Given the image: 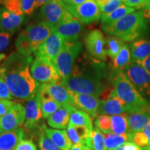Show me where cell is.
I'll use <instances>...</instances> for the list:
<instances>
[{"instance_id": "8d00e7d4", "label": "cell", "mask_w": 150, "mask_h": 150, "mask_svg": "<svg viewBox=\"0 0 150 150\" xmlns=\"http://www.w3.org/2000/svg\"><path fill=\"white\" fill-rule=\"evenodd\" d=\"M45 126V125H44L39 132L38 146L40 150H61L49 137L46 136L44 129Z\"/></svg>"}, {"instance_id": "c3c4849f", "label": "cell", "mask_w": 150, "mask_h": 150, "mask_svg": "<svg viewBox=\"0 0 150 150\" xmlns=\"http://www.w3.org/2000/svg\"><path fill=\"white\" fill-rule=\"evenodd\" d=\"M140 11H142V14H143L146 20H148V21H150V6L148 7V8L141 9Z\"/></svg>"}, {"instance_id": "d4e9b609", "label": "cell", "mask_w": 150, "mask_h": 150, "mask_svg": "<svg viewBox=\"0 0 150 150\" xmlns=\"http://www.w3.org/2000/svg\"><path fill=\"white\" fill-rule=\"evenodd\" d=\"M45 133L61 150H70L72 143L69 138L67 131L47 128L45 126Z\"/></svg>"}, {"instance_id": "681fc988", "label": "cell", "mask_w": 150, "mask_h": 150, "mask_svg": "<svg viewBox=\"0 0 150 150\" xmlns=\"http://www.w3.org/2000/svg\"><path fill=\"white\" fill-rule=\"evenodd\" d=\"M70 150H93L87 146H74L73 145Z\"/></svg>"}, {"instance_id": "d6986e66", "label": "cell", "mask_w": 150, "mask_h": 150, "mask_svg": "<svg viewBox=\"0 0 150 150\" xmlns=\"http://www.w3.org/2000/svg\"><path fill=\"white\" fill-rule=\"evenodd\" d=\"M50 97L61 105L72 106V97L70 92L61 85V83H42L40 85Z\"/></svg>"}, {"instance_id": "9c48e42d", "label": "cell", "mask_w": 150, "mask_h": 150, "mask_svg": "<svg viewBox=\"0 0 150 150\" xmlns=\"http://www.w3.org/2000/svg\"><path fill=\"white\" fill-rule=\"evenodd\" d=\"M124 72L141 95H150V75L139 63L132 61Z\"/></svg>"}, {"instance_id": "b9f144b4", "label": "cell", "mask_w": 150, "mask_h": 150, "mask_svg": "<svg viewBox=\"0 0 150 150\" xmlns=\"http://www.w3.org/2000/svg\"><path fill=\"white\" fill-rule=\"evenodd\" d=\"M16 150H38L35 144L31 140H22Z\"/></svg>"}, {"instance_id": "4dcf8cb0", "label": "cell", "mask_w": 150, "mask_h": 150, "mask_svg": "<svg viewBox=\"0 0 150 150\" xmlns=\"http://www.w3.org/2000/svg\"><path fill=\"white\" fill-rule=\"evenodd\" d=\"M125 44V41H123L120 38L113 35H108L106 39V45H105L107 56L113 60L120 52L121 49Z\"/></svg>"}, {"instance_id": "83f0119b", "label": "cell", "mask_w": 150, "mask_h": 150, "mask_svg": "<svg viewBox=\"0 0 150 150\" xmlns=\"http://www.w3.org/2000/svg\"><path fill=\"white\" fill-rule=\"evenodd\" d=\"M68 126L85 127L91 130L94 129L91 116L87 112L77 109L71 114Z\"/></svg>"}, {"instance_id": "816d5d0a", "label": "cell", "mask_w": 150, "mask_h": 150, "mask_svg": "<svg viewBox=\"0 0 150 150\" xmlns=\"http://www.w3.org/2000/svg\"><path fill=\"white\" fill-rule=\"evenodd\" d=\"M150 6V0H146L145 1V6L143 7L142 9L143 8H148V7Z\"/></svg>"}, {"instance_id": "9a60e30c", "label": "cell", "mask_w": 150, "mask_h": 150, "mask_svg": "<svg viewBox=\"0 0 150 150\" xmlns=\"http://www.w3.org/2000/svg\"><path fill=\"white\" fill-rule=\"evenodd\" d=\"M70 93L72 97V106L87 112L92 118H96L98 116L100 106L99 97L72 92H70Z\"/></svg>"}, {"instance_id": "ab89813d", "label": "cell", "mask_w": 150, "mask_h": 150, "mask_svg": "<svg viewBox=\"0 0 150 150\" xmlns=\"http://www.w3.org/2000/svg\"><path fill=\"white\" fill-rule=\"evenodd\" d=\"M22 7L24 13L30 16L35 9V0H22Z\"/></svg>"}, {"instance_id": "e575fe53", "label": "cell", "mask_w": 150, "mask_h": 150, "mask_svg": "<svg viewBox=\"0 0 150 150\" xmlns=\"http://www.w3.org/2000/svg\"><path fill=\"white\" fill-rule=\"evenodd\" d=\"M95 1L98 4L102 15L110 13L122 4V0H95Z\"/></svg>"}, {"instance_id": "f6af8a7d", "label": "cell", "mask_w": 150, "mask_h": 150, "mask_svg": "<svg viewBox=\"0 0 150 150\" xmlns=\"http://www.w3.org/2000/svg\"><path fill=\"white\" fill-rule=\"evenodd\" d=\"M114 150H142V148L140 147L134 142H128Z\"/></svg>"}, {"instance_id": "8fae6325", "label": "cell", "mask_w": 150, "mask_h": 150, "mask_svg": "<svg viewBox=\"0 0 150 150\" xmlns=\"http://www.w3.org/2000/svg\"><path fill=\"white\" fill-rule=\"evenodd\" d=\"M67 10L73 16L83 24H91L102 18L98 4L95 0H86L85 2L77 6L67 5Z\"/></svg>"}, {"instance_id": "7402d4cb", "label": "cell", "mask_w": 150, "mask_h": 150, "mask_svg": "<svg viewBox=\"0 0 150 150\" xmlns=\"http://www.w3.org/2000/svg\"><path fill=\"white\" fill-rule=\"evenodd\" d=\"M91 131L85 127L68 126L67 128V133L72 146H87L92 149L90 137Z\"/></svg>"}, {"instance_id": "7a4b0ae2", "label": "cell", "mask_w": 150, "mask_h": 150, "mask_svg": "<svg viewBox=\"0 0 150 150\" xmlns=\"http://www.w3.org/2000/svg\"><path fill=\"white\" fill-rule=\"evenodd\" d=\"M33 56L13 52L0 65V75L4 79L13 97L27 101L34 96L40 84L35 81L31 72Z\"/></svg>"}, {"instance_id": "d590c367", "label": "cell", "mask_w": 150, "mask_h": 150, "mask_svg": "<svg viewBox=\"0 0 150 150\" xmlns=\"http://www.w3.org/2000/svg\"><path fill=\"white\" fill-rule=\"evenodd\" d=\"M95 128L98 129L103 134L111 133V116L107 115H99L95 118Z\"/></svg>"}, {"instance_id": "5b68a950", "label": "cell", "mask_w": 150, "mask_h": 150, "mask_svg": "<svg viewBox=\"0 0 150 150\" xmlns=\"http://www.w3.org/2000/svg\"><path fill=\"white\" fill-rule=\"evenodd\" d=\"M52 29L43 22L28 26L17 38V52L25 56L35 55L40 46L51 35Z\"/></svg>"}, {"instance_id": "bcb514c9", "label": "cell", "mask_w": 150, "mask_h": 150, "mask_svg": "<svg viewBox=\"0 0 150 150\" xmlns=\"http://www.w3.org/2000/svg\"><path fill=\"white\" fill-rule=\"evenodd\" d=\"M138 63H139V64L147 71L148 74L150 75V55L148 56V57L146 58L145 60H143L142 61Z\"/></svg>"}, {"instance_id": "f5cc1de1", "label": "cell", "mask_w": 150, "mask_h": 150, "mask_svg": "<svg viewBox=\"0 0 150 150\" xmlns=\"http://www.w3.org/2000/svg\"><path fill=\"white\" fill-rule=\"evenodd\" d=\"M6 59V55L4 54H0V63Z\"/></svg>"}, {"instance_id": "f546056e", "label": "cell", "mask_w": 150, "mask_h": 150, "mask_svg": "<svg viewBox=\"0 0 150 150\" xmlns=\"http://www.w3.org/2000/svg\"><path fill=\"white\" fill-rule=\"evenodd\" d=\"M111 133L117 135L129 133V122L127 113L111 116Z\"/></svg>"}, {"instance_id": "ba28073f", "label": "cell", "mask_w": 150, "mask_h": 150, "mask_svg": "<svg viewBox=\"0 0 150 150\" xmlns=\"http://www.w3.org/2000/svg\"><path fill=\"white\" fill-rule=\"evenodd\" d=\"M67 13V4L62 0H50L42 6L39 15L41 22L54 29L63 21Z\"/></svg>"}, {"instance_id": "f1b7e54d", "label": "cell", "mask_w": 150, "mask_h": 150, "mask_svg": "<svg viewBox=\"0 0 150 150\" xmlns=\"http://www.w3.org/2000/svg\"><path fill=\"white\" fill-rule=\"evenodd\" d=\"M136 9L131 7H129L125 4H122L117 9L112 11L109 14L102 15V24H109L115 22L127 15L134 13Z\"/></svg>"}, {"instance_id": "60d3db41", "label": "cell", "mask_w": 150, "mask_h": 150, "mask_svg": "<svg viewBox=\"0 0 150 150\" xmlns=\"http://www.w3.org/2000/svg\"><path fill=\"white\" fill-rule=\"evenodd\" d=\"M16 104L10 99H1L0 100V117L4 116Z\"/></svg>"}, {"instance_id": "2e32d148", "label": "cell", "mask_w": 150, "mask_h": 150, "mask_svg": "<svg viewBox=\"0 0 150 150\" xmlns=\"http://www.w3.org/2000/svg\"><path fill=\"white\" fill-rule=\"evenodd\" d=\"M63 42L64 41L61 35L52 31L51 35L40 46L36 54L42 56L54 65L56 58L63 47Z\"/></svg>"}, {"instance_id": "7bdbcfd3", "label": "cell", "mask_w": 150, "mask_h": 150, "mask_svg": "<svg viewBox=\"0 0 150 150\" xmlns=\"http://www.w3.org/2000/svg\"><path fill=\"white\" fill-rule=\"evenodd\" d=\"M10 33L1 31L0 32V53L7 48L10 42Z\"/></svg>"}, {"instance_id": "8992f818", "label": "cell", "mask_w": 150, "mask_h": 150, "mask_svg": "<svg viewBox=\"0 0 150 150\" xmlns=\"http://www.w3.org/2000/svg\"><path fill=\"white\" fill-rule=\"evenodd\" d=\"M82 48L83 45L79 40L63 42L61 52L54 63L61 77V83L70 77L75 62L81 52Z\"/></svg>"}, {"instance_id": "30bf717a", "label": "cell", "mask_w": 150, "mask_h": 150, "mask_svg": "<svg viewBox=\"0 0 150 150\" xmlns=\"http://www.w3.org/2000/svg\"><path fill=\"white\" fill-rule=\"evenodd\" d=\"M83 29V24L80 20L67 13L65 18L52 31L61 35L64 42H74L79 40V38Z\"/></svg>"}, {"instance_id": "ac0fdd59", "label": "cell", "mask_w": 150, "mask_h": 150, "mask_svg": "<svg viewBox=\"0 0 150 150\" xmlns=\"http://www.w3.org/2000/svg\"><path fill=\"white\" fill-rule=\"evenodd\" d=\"M76 108L71 105H62L59 109L47 118V124L50 127L56 129L67 128L71 114Z\"/></svg>"}, {"instance_id": "52a82bcc", "label": "cell", "mask_w": 150, "mask_h": 150, "mask_svg": "<svg viewBox=\"0 0 150 150\" xmlns=\"http://www.w3.org/2000/svg\"><path fill=\"white\" fill-rule=\"evenodd\" d=\"M31 72L38 83H61V77L55 65L38 54L31 66Z\"/></svg>"}, {"instance_id": "ee69618b", "label": "cell", "mask_w": 150, "mask_h": 150, "mask_svg": "<svg viewBox=\"0 0 150 150\" xmlns=\"http://www.w3.org/2000/svg\"><path fill=\"white\" fill-rule=\"evenodd\" d=\"M125 6L135 9H142L145 6L146 0H122Z\"/></svg>"}, {"instance_id": "6da1fadb", "label": "cell", "mask_w": 150, "mask_h": 150, "mask_svg": "<svg viewBox=\"0 0 150 150\" xmlns=\"http://www.w3.org/2000/svg\"><path fill=\"white\" fill-rule=\"evenodd\" d=\"M61 85L70 92L93 95L101 100L107 98L113 90L106 80L102 61L86 53L78 56L70 77Z\"/></svg>"}, {"instance_id": "db71d44e", "label": "cell", "mask_w": 150, "mask_h": 150, "mask_svg": "<svg viewBox=\"0 0 150 150\" xmlns=\"http://www.w3.org/2000/svg\"><path fill=\"white\" fill-rule=\"evenodd\" d=\"M145 149H146V150H150V145H149V146H148L147 147H146Z\"/></svg>"}, {"instance_id": "cb8c5ba5", "label": "cell", "mask_w": 150, "mask_h": 150, "mask_svg": "<svg viewBox=\"0 0 150 150\" xmlns=\"http://www.w3.org/2000/svg\"><path fill=\"white\" fill-rule=\"evenodd\" d=\"M133 61L140 63L150 55V39L140 38L129 45Z\"/></svg>"}, {"instance_id": "484cf974", "label": "cell", "mask_w": 150, "mask_h": 150, "mask_svg": "<svg viewBox=\"0 0 150 150\" xmlns=\"http://www.w3.org/2000/svg\"><path fill=\"white\" fill-rule=\"evenodd\" d=\"M131 58V56L129 45L125 44L119 54L112 60V68L113 73L122 72L125 70L132 61Z\"/></svg>"}, {"instance_id": "1f68e13d", "label": "cell", "mask_w": 150, "mask_h": 150, "mask_svg": "<svg viewBox=\"0 0 150 150\" xmlns=\"http://www.w3.org/2000/svg\"><path fill=\"white\" fill-rule=\"evenodd\" d=\"M131 142L142 149L147 147L150 145V123L141 131L131 133Z\"/></svg>"}, {"instance_id": "277c9868", "label": "cell", "mask_w": 150, "mask_h": 150, "mask_svg": "<svg viewBox=\"0 0 150 150\" xmlns=\"http://www.w3.org/2000/svg\"><path fill=\"white\" fill-rule=\"evenodd\" d=\"M113 92L129 108V113L150 108L149 103L137 91L124 71L113 73L111 77Z\"/></svg>"}, {"instance_id": "7c38bea8", "label": "cell", "mask_w": 150, "mask_h": 150, "mask_svg": "<svg viewBox=\"0 0 150 150\" xmlns=\"http://www.w3.org/2000/svg\"><path fill=\"white\" fill-rule=\"evenodd\" d=\"M26 120L24 124V129L27 132H33L38 129H40L44 125H40L42 113L40 108V99L38 94L28 99L26 103Z\"/></svg>"}, {"instance_id": "74e56055", "label": "cell", "mask_w": 150, "mask_h": 150, "mask_svg": "<svg viewBox=\"0 0 150 150\" xmlns=\"http://www.w3.org/2000/svg\"><path fill=\"white\" fill-rule=\"evenodd\" d=\"M2 8L19 16H24L22 11V0H0Z\"/></svg>"}, {"instance_id": "3957f363", "label": "cell", "mask_w": 150, "mask_h": 150, "mask_svg": "<svg viewBox=\"0 0 150 150\" xmlns=\"http://www.w3.org/2000/svg\"><path fill=\"white\" fill-rule=\"evenodd\" d=\"M102 28L109 35L131 42L141 38L148 31L147 20L141 11L127 15L112 24H102Z\"/></svg>"}, {"instance_id": "44dd1931", "label": "cell", "mask_w": 150, "mask_h": 150, "mask_svg": "<svg viewBox=\"0 0 150 150\" xmlns=\"http://www.w3.org/2000/svg\"><path fill=\"white\" fill-rule=\"evenodd\" d=\"M22 127L0 134V150H16L25 136Z\"/></svg>"}, {"instance_id": "d6a6232c", "label": "cell", "mask_w": 150, "mask_h": 150, "mask_svg": "<svg viewBox=\"0 0 150 150\" xmlns=\"http://www.w3.org/2000/svg\"><path fill=\"white\" fill-rule=\"evenodd\" d=\"M90 137L93 150H107L105 145L104 134L98 129L94 128L91 131Z\"/></svg>"}, {"instance_id": "4316f807", "label": "cell", "mask_w": 150, "mask_h": 150, "mask_svg": "<svg viewBox=\"0 0 150 150\" xmlns=\"http://www.w3.org/2000/svg\"><path fill=\"white\" fill-rule=\"evenodd\" d=\"M105 145L107 150H114L124 144L131 142V133L117 135L112 133L104 134Z\"/></svg>"}, {"instance_id": "ffe728a7", "label": "cell", "mask_w": 150, "mask_h": 150, "mask_svg": "<svg viewBox=\"0 0 150 150\" xmlns=\"http://www.w3.org/2000/svg\"><path fill=\"white\" fill-rule=\"evenodd\" d=\"M24 16H19L6 9L0 8V24L1 31L13 34L18 29L24 21Z\"/></svg>"}, {"instance_id": "7dc6e473", "label": "cell", "mask_w": 150, "mask_h": 150, "mask_svg": "<svg viewBox=\"0 0 150 150\" xmlns=\"http://www.w3.org/2000/svg\"><path fill=\"white\" fill-rule=\"evenodd\" d=\"M65 4L68 6H77L85 2L86 0H62Z\"/></svg>"}, {"instance_id": "e0dca14e", "label": "cell", "mask_w": 150, "mask_h": 150, "mask_svg": "<svg viewBox=\"0 0 150 150\" xmlns=\"http://www.w3.org/2000/svg\"><path fill=\"white\" fill-rule=\"evenodd\" d=\"M99 113L110 116L129 113V108L114 93L113 90L107 98L100 100Z\"/></svg>"}, {"instance_id": "f907efd6", "label": "cell", "mask_w": 150, "mask_h": 150, "mask_svg": "<svg viewBox=\"0 0 150 150\" xmlns=\"http://www.w3.org/2000/svg\"><path fill=\"white\" fill-rule=\"evenodd\" d=\"M50 0H35V8L42 6Z\"/></svg>"}, {"instance_id": "11a10c76", "label": "cell", "mask_w": 150, "mask_h": 150, "mask_svg": "<svg viewBox=\"0 0 150 150\" xmlns=\"http://www.w3.org/2000/svg\"><path fill=\"white\" fill-rule=\"evenodd\" d=\"M1 31V24H0V32Z\"/></svg>"}, {"instance_id": "5bb4252c", "label": "cell", "mask_w": 150, "mask_h": 150, "mask_svg": "<svg viewBox=\"0 0 150 150\" xmlns=\"http://www.w3.org/2000/svg\"><path fill=\"white\" fill-rule=\"evenodd\" d=\"M25 120V108L21 104H15L6 115L0 117V134L20 128Z\"/></svg>"}, {"instance_id": "f35d334b", "label": "cell", "mask_w": 150, "mask_h": 150, "mask_svg": "<svg viewBox=\"0 0 150 150\" xmlns=\"http://www.w3.org/2000/svg\"><path fill=\"white\" fill-rule=\"evenodd\" d=\"M13 96L11 94L8 86L4 79L0 75V100L1 99H13Z\"/></svg>"}, {"instance_id": "603a6c76", "label": "cell", "mask_w": 150, "mask_h": 150, "mask_svg": "<svg viewBox=\"0 0 150 150\" xmlns=\"http://www.w3.org/2000/svg\"><path fill=\"white\" fill-rule=\"evenodd\" d=\"M127 115L129 133H136L141 131L150 123V108L127 113Z\"/></svg>"}, {"instance_id": "836d02e7", "label": "cell", "mask_w": 150, "mask_h": 150, "mask_svg": "<svg viewBox=\"0 0 150 150\" xmlns=\"http://www.w3.org/2000/svg\"><path fill=\"white\" fill-rule=\"evenodd\" d=\"M61 106L62 105L52 99L40 100V108L43 117L48 118L54 112L59 109Z\"/></svg>"}, {"instance_id": "4fadbf2b", "label": "cell", "mask_w": 150, "mask_h": 150, "mask_svg": "<svg viewBox=\"0 0 150 150\" xmlns=\"http://www.w3.org/2000/svg\"><path fill=\"white\" fill-rule=\"evenodd\" d=\"M85 46L88 53L93 59L100 61L106 59V39L102 31L98 29H94L86 35L84 40Z\"/></svg>"}, {"instance_id": "9f6ffc18", "label": "cell", "mask_w": 150, "mask_h": 150, "mask_svg": "<svg viewBox=\"0 0 150 150\" xmlns=\"http://www.w3.org/2000/svg\"><path fill=\"white\" fill-rule=\"evenodd\" d=\"M142 150H146V149H142Z\"/></svg>"}]
</instances>
